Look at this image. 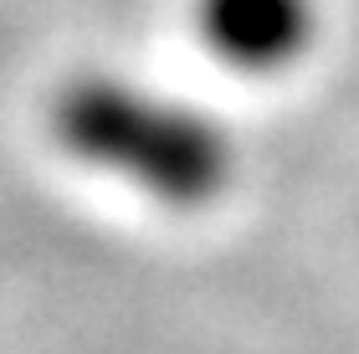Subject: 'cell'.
<instances>
[{"label": "cell", "instance_id": "1", "mask_svg": "<svg viewBox=\"0 0 359 354\" xmlns=\"http://www.w3.org/2000/svg\"><path fill=\"white\" fill-rule=\"evenodd\" d=\"M57 134L77 159L123 175L165 205H201L231 175V144L201 108L113 77L67 88L57 103Z\"/></svg>", "mask_w": 359, "mask_h": 354}, {"label": "cell", "instance_id": "2", "mask_svg": "<svg viewBox=\"0 0 359 354\" xmlns=\"http://www.w3.org/2000/svg\"><path fill=\"white\" fill-rule=\"evenodd\" d=\"M201 36L241 72H277L313 41V0H201Z\"/></svg>", "mask_w": 359, "mask_h": 354}]
</instances>
